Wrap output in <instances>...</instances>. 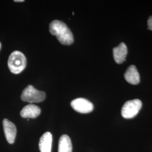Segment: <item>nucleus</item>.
Returning a JSON list of instances; mask_svg holds the SVG:
<instances>
[{
    "instance_id": "1",
    "label": "nucleus",
    "mask_w": 152,
    "mask_h": 152,
    "mask_svg": "<svg viewBox=\"0 0 152 152\" xmlns=\"http://www.w3.org/2000/svg\"><path fill=\"white\" fill-rule=\"evenodd\" d=\"M49 29L50 32L52 35L55 36L61 44L69 45L73 42V34L63 22L55 20L50 23Z\"/></svg>"
},
{
    "instance_id": "2",
    "label": "nucleus",
    "mask_w": 152,
    "mask_h": 152,
    "mask_svg": "<svg viewBox=\"0 0 152 152\" xmlns=\"http://www.w3.org/2000/svg\"><path fill=\"white\" fill-rule=\"evenodd\" d=\"M26 58L22 52L15 51L10 55L8 60V66L12 73L17 75L21 73L26 67Z\"/></svg>"
},
{
    "instance_id": "3",
    "label": "nucleus",
    "mask_w": 152,
    "mask_h": 152,
    "mask_svg": "<svg viewBox=\"0 0 152 152\" xmlns=\"http://www.w3.org/2000/svg\"><path fill=\"white\" fill-rule=\"evenodd\" d=\"M46 98V94L44 91H39L32 85H28L22 92L21 99L24 102L30 103H40Z\"/></svg>"
},
{
    "instance_id": "4",
    "label": "nucleus",
    "mask_w": 152,
    "mask_h": 152,
    "mask_svg": "<svg viewBox=\"0 0 152 152\" xmlns=\"http://www.w3.org/2000/svg\"><path fill=\"white\" fill-rule=\"evenodd\" d=\"M141 107L142 102L139 99L127 101L125 103L122 108V115L126 119L132 118L138 114Z\"/></svg>"
},
{
    "instance_id": "5",
    "label": "nucleus",
    "mask_w": 152,
    "mask_h": 152,
    "mask_svg": "<svg viewBox=\"0 0 152 152\" xmlns=\"http://www.w3.org/2000/svg\"><path fill=\"white\" fill-rule=\"evenodd\" d=\"M71 106L76 112L81 113H88L94 109L91 102L85 98H77L71 102Z\"/></svg>"
},
{
    "instance_id": "6",
    "label": "nucleus",
    "mask_w": 152,
    "mask_h": 152,
    "mask_svg": "<svg viewBox=\"0 0 152 152\" xmlns=\"http://www.w3.org/2000/svg\"><path fill=\"white\" fill-rule=\"evenodd\" d=\"M3 127L6 139L9 144H13L16 135V127L11 121L7 119L3 120Z\"/></svg>"
},
{
    "instance_id": "7",
    "label": "nucleus",
    "mask_w": 152,
    "mask_h": 152,
    "mask_svg": "<svg viewBox=\"0 0 152 152\" xmlns=\"http://www.w3.org/2000/svg\"><path fill=\"white\" fill-rule=\"evenodd\" d=\"M41 113L40 108L34 104H29L25 106L20 112L23 118H35Z\"/></svg>"
},
{
    "instance_id": "8",
    "label": "nucleus",
    "mask_w": 152,
    "mask_h": 152,
    "mask_svg": "<svg viewBox=\"0 0 152 152\" xmlns=\"http://www.w3.org/2000/svg\"><path fill=\"white\" fill-rule=\"evenodd\" d=\"M127 54V48L126 44L121 42L113 49V56L115 61L118 64H121L126 60Z\"/></svg>"
},
{
    "instance_id": "9",
    "label": "nucleus",
    "mask_w": 152,
    "mask_h": 152,
    "mask_svg": "<svg viewBox=\"0 0 152 152\" xmlns=\"http://www.w3.org/2000/svg\"><path fill=\"white\" fill-rule=\"evenodd\" d=\"M125 80L132 85H137L140 82V75L135 65L130 66L125 72Z\"/></svg>"
},
{
    "instance_id": "10",
    "label": "nucleus",
    "mask_w": 152,
    "mask_h": 152,
    "mask_svg": "<svg viewBox=\"0 0 152 152\" xmlns=\"http://www.w3.org/2000/svg\"><path fill=\"white\" fill-rule=\"evenodd\" d=\"M53 142V135L50 132L44 134L39 142V148L41 152H51Z\"/></svg>"
},
{
    "instance_id": "11",
    "label": "nucleus",
    "mask_w": 152,
    "mask_h": 152,
    "mask_svg": "<svg viewBox=\"0 0 152 152\" xmlns=\"http://www.w3.org/2000/svg\"><path fill=\"white\" fill-rule=\"evenodd\" d=\"M58 152H72V144L71 139L66 135L60 137L59 141Z\"/></svg>"
},
{
    "instance_id": "12",
    "label": "nucleus",
    "mask_w": 152,
    "mask_h": 152,
    "mask_svg": "<svg viewBox=\"0 0 152 152\" xmlns=\"http://www.w3.org/2000/svg\"><path fill=\"white\" fill-rule=\"evenodd\" d=\"M148 26L149 29L152 31V16H150L148 20Z\"/></svg>"
},
{
    "instance_id": "13",
    "label": "nucleus",
    "mask_w": 152,
    "mask_h": 152,
    "mask_svg": "<svg viewBox=\"0 0 152 152\" xmlns=\"http://www.w3.org/2000/svg\"><path fill=\"white\" fill-rule=\"evenodd\" d=\"M15 2H23L24 0H15Z\"/></svg>"
},
{
    "instance_id": "14",
    "label": "nucleus",
    "mask_w": 152,
    "mask_h": 152,
    "mask_svg": "<svg viewBox=\"0 0 152 152\" xmlns=\"http://www.w3.org/2000/svg\"><path fill=\"white\" fill-rule=\"evenodd\" d=\"M1 44L0 43V49H1Z\"/></svg>"
}]
</instances>
